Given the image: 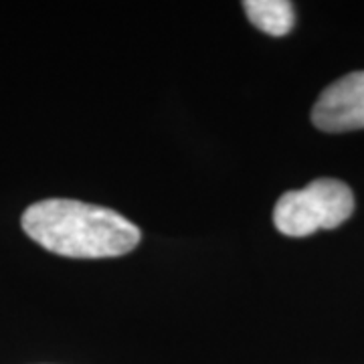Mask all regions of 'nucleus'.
Listing matches in <instances>:
<instances>
[{
    "instance_id": "1",
    "label": "nucleus",
    "mask_w": 364,
    "mask_h": 364,
    "mask_svg": "<svg viewBox=\"0 0 364 364\" xmlns=\"http://www.w3.org/2000/svg\"><path fill=\"white\" fill-rule=\"evenodd\" d=\"M21 223L41 247L75 259L119 257L142 239V231L116 210L71 198L39 200L26 208Z\"/></svg>"
},
{
    "instance_id": "2",
    "label": "nucleus",
    "mask_w": 364,
    "mask_h": 364,
    "mask_svg": "<svg viewBox=\"0 0 364 364\" xmlns=\"http://www.w3.org/2000/svg\"><path fill=\"white\" fill-rule=\"evenodd\" d=\"M354 213L350 186L334 178H318L299 191H289L273 208V225L287 237H308L336 229Z\"/></svg>"
},
{
    "instance_id": "4",
    "label": "nucleus",
    "mask_w": 364,
    "mask_h": 364,
    "mask_svg": "<svg viewBox=\"0 0 364 364\" xmlns=\"http://www.w3.org/2000/svg\"><path fill=\"white\" fill-rule=\"evenodd\" d=\"M245 14L255 28L272 37H284L294 28V6L286 0H245Z\"/></svg>"
},
{
    "instance_id": "3",
    "label": "nucleus",
    "mask_w": 364,
    "mask_h": 364,
    "mask_svg": "<svg viewBox=\"0 0 364 364\" xmlns=\"http://www.w3.org/2000/svg\"><path fill=\"white\" fill-rule=\"evenodd\" d=\"M312 122L318 130L338 132L364 128V71L344 75L328 85L312 109Z\"/></svg>"
}]
</instances>
